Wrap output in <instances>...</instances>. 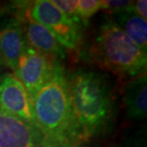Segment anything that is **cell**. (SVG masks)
<instances>
[{"label":"cell","mask_w":147,"mask_h":147,"mask_svg":"<svg viewBox=\"0 0 147 147\" xmlns=\"http://www.w3.org/2000/svg\"><path fill=\"white\" fill-rule=\"evenodd\" d=\"M57 62V58L41 54L30 46L19 57L14 76L23 84L32 100L51 76Z\"/></svg>","instance_id":"cell-5"},{"label":"cell","mask_w":147,"mask_h":147,"mask_svg":"<svg viewBox=\"0 0 147 147\" xmlns=\"http://www.w3.org/2000/svg\"><path fill=\"white\" fill-rule=\"evenodd\" d=\"M94 58L104 69L128 76L146 72V53L142 51L112 18H106L94 38Z\"/></svg>","instance_id":"cell-3"},{"label":"cell","mask_w":147,"mask_h":147,"mask_svg":"<svg viewBox=\"0 0 147 147\" xmlns=\"http://www.w3.org/2000/svg\"><path fill=\"white\" fill-rule=\"evenodd\" d=\"M124 106L131 119H143L147 114V78L146 74L132 79L124 89Z\"/></svg>","instance_id":"cell-10"},{"label":"cell","mask_w":147,"mask_h":147,"mask_svg":"<svg viewBox=\"0 0 147 147\" xmlns=\"http://www.w3.org/2000/svg\"><path fill=\"white\" fill-rule=\"evenodd\" d=\"M0 110L36 128L33 101L23 84L11 74L0 80Z\"/></svg>","instance_id":"cell-6"},{"label":"cell","mask_w":147,"mask_h":147,"mask_svg":"<svg viewBox=\"0 0 147 147\" xmlns=\"http://www.w3.org/2000/svg\"><path fill=\"white\" fill-rule=\"evenodd\" d=\"M134 1H101V10L106 11L112 14L119 11L130 8L133 5Z\"/></svg>","instance_id":"cell-14"},{"label":"cell","mask_w":147,"mask_h":147,"mask_svg":"<svg viewBox=\"0 0 147 147\" xmlns=\"http://www.w3.org/2000/svg\"><path fill=\"white\" fill-rule=\"evenodd\" d=\"M0 75H1V63H0Z\"/></svg>","instance_id":"cell-17"},{"label":"cell","mask_w":147,"mask_h":147,"mask_svg":"<svg viewBox=\"0 0 147 147\" xmlns=\"http://www.w3.org/2000/svg\"><path fill=\"white\" fill-rule=\"evenodd\" d=\"M0 147H44L36 127L0 110Z\"/></svg>","instance_id":"cell-7"},{"label":"cell","mask_w":147,"mask_h":147,"mask_svg":"<svg viewBox=\"0 0 147 147\" xmlns=\"http://www.w3.org/2000/svg\"><path fill=\"white\" fill-rule=\"evenodd\" d=\"M101 10L100 0H80L76 8V18L78 22L88 21L91 17Z\"/></svg>","instance_id":"cell-12"},{"label":"cell","mask_w":147,"mask_h":147,"mask_svg":"<svg viewBox=\"0 0 147 147\" xmlns=\"http://www.w3.org/2000/svg\"><path fill=\"white\" fill-rule=\"evenodd\" d=\"M146 6H147V1L146 0H139L133 3V8L134 11L136 13L138 16H140V17H142L143 19L147 18V13H146Z\"/></svg>","instance_id":"cell-15"},{"label":"cell","mask_w":147,"mask_h":147,"mask_svg":"<svg viewBox=\"0 0 147 147\" xmlns=\"http://www.w3.org/2000/svg\"><path fill=\"white\" fill-rule=\"evenodd\" d=\"M22 6L21 16L48 29L64 49L74 51L78 48L80 36L78 23L58 10L51 0L26 2Z\"/></svg>","instance_id":"cell-4"},{"label":"cell","mask_w":147,"mask_h":147,"mask_svg":"<svg viewBox=\"0 0 147 147\" xmlns=\"http://www.w3.org/2000/svg\"><path fill=\"white\" fill-rule=\"evenodd\" d=\"M132 6L113 13L112 19L142 51L147 53V22L135 13Z\"/></svg>","instance_id":"cell-11"},{"label":"cell","mask_w":147,"mask_h":147,"mask_svg":"<svg viewBox=\"0 0 147 147\" xmlns=\"http://www.w3.org/2000/svg\"><path fill=\"white\" fill-rule=\"evenodd\" d=\"M3 13H4V11H3V9L0 7V17L2 16V14H3Z\"/></svg>","instance_id":"cell-16"},{"label":"cell","mask_w":147,"mask_h":147,"mask_svg":"<svg viewBox=\"0 0 147 147\" xmlns=\"http://www.w3.org/2000/svg\"><path fill=\"white\" fill-rule=\"evenodd\" d=\"M32 101L44 147H76L83 142L74 116L67 73L59 61Z\"/></svg>","instance_id":"cell-1"},{"label":"cell","mask_w":147,"mask_h":147,"mask_svg":"<svg viewBox=\"0 0 147 147\" xmlns=\"http://www.w3.org/2000/svg\"><path fill=\"white\" fill-rule=\"evenodd\" d=\"M27 47L19 18L10 19L0 25V63L14 72L19 57Z\"/></svg>","instance_id":"cell-8"},{"label":"cell","mask_w":147,"mask_h":147,"mask_svg":"<svg viewBox=\"0 0 147 147\" xmlns=\"http://www.w3.org/2000/svg\"><path fill=\"white\" fill-rule=\"evenodd\" d=\"M67 82L82 140L106 131L114 117V101L105 76L94 71L78 70L67 75Z\"/></svg>","instance_id":"cell-2"},{"label":"cell","mask_w":147,"mask_h":147,"mask_svg":"<svg viewBox=\"0 0 147 147\" xmlns=\"http://www.w3.org/2000/svg\"><path fill=\"white\" fill-rule=\"evenodd\" d=\"M19 19L22 22L28 46L41 54L55 58H64L66 57L64 48L48 29L27 17L21 16Z\"/></svg>","instance_id":"cell-9"},{"label":"cell","mask_w":147,"mask_h":147,"mask_svg":"<svg viewBox=\"0 0 147 147\" xmlns=\"http://www.w3.org/2000/svg\"><path fill=\"white\" fill-rule=\"evenodd\" d=\"M52 3L63 13L71 17L74 21L78 22V20L76 18V8H78V0H53Z\"/></svg>","instance_id":"cell-13"}]
</instances>
